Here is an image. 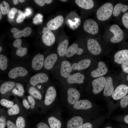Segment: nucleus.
I'll use <instances>...</instances> for the list:
<instances>
[{"label": "nucleus", "instance_id": "nucleus-52", "mask_svg": "<svg viewBox=\"0 0 128 128\" xmlns=\"http://www.w3.org/2000/svg\"><path fill=\"white\" fill-rule=\"evenodd\" d=\"M124 120L127 123H128V115H126L124 117Z\"/></svg>", "mask_w": 128, "mask_h": 128}, {"label": "nucleus", "instance_id": "nucleus-8", "mask_svg": "<svg viewBox=\"0 0 128 128\" xmlns=\"http://www.w3.org/2000/svg\"><path fill=\"white\" fill-rule=\"evenodd\" d=\"M87 46L89 52L92 54L96 55L101 52V47L98 41L93 38L88 39L87 42Z\"/></svg>", "mask_w": 128, "mask_h": 128}, {"label": "nucleus", "instance_id": "nucleus-23", "mask_svg": "<svg viewBox=\"0 0 128 128\" xmlns=\"http://www.w3.org/2000/svg\"><path fill=\"white\" fill-rule=\"evenodd\" d=\"M22 41L19 39H16L13 43V46L17 48L16 54L18 56L22 57L27 53V50L26 47H23L21 46Z\"/></svg>", "mask_w": 128, "mask_h": 128}, {"label": "nucleus", "instance_id": "nucleus-37", "mask_svg": "<svg viewBox=\"0 0 128 128\" xmlns=\"http://www.w3.org/2000/svg\"><path fill=\"white\" fill-rule=\"evenodd\" d=\"M122 20L123 25L128 29V12L125 13L123 15Z\"/></svg>", "mask_w": 128, "mask_h": 128}, {"label": "nucleus", "instance_id": "nucleus-59", "mask_svg": "<svg viewBox=\"0 0 128 128\" xmlns=\"http://www.w3.org/2000/svg\"><path fill=\"white\" fill-rule=\"evenodd\" d=\"M105 128H112L111 127H106Z\"/></svg>", "mask_w": 128, "mask_h": 128}, {"label": "nucleus", "instance_id": "nucleus-31", "mask_svg": "<svg viewBox=\"0 0 128 128\" xmlns=\"http://www.w3.org/2000/svg\"><path fill=\"white\" fill-rule=\"evenodd\" d=\"M28 91L29 94L33 97L39 100L41 99L42 96L41 93L34 87L32 86L30 87Z\"/></svg>", "mask_w": 128, "mask_h": 128}, {"label": "nucleus", "instance_id": "nucleus-55", "mask_svg": "<svg viewBox=\"0 0 128 128\" xmlns=\"http://www.w3.org/2000/svg\"><path fill=\"white\" fill-rule=\"evenodd\" d=\"M25 0H19V1L21 3H23L25 1Z\"/></svg>", "mask_w": 128, "mask_h": 128}, {"label": "nucleus", "instance_id": "nucleus-50", "mask_svg": "<svg viewBox=\"0 0 128 128\" xmlns=\"http://www.w3.org/2000/svg\"><path fill=\"white\" fill-rule=\"evenodd\" d=\"M26 10V11L25 14L26 16H29L31 14V11L29 9L27 8Z\"/></svg>", "mask_w": 128, "mask_h": 128}, {"label": "nucleus", "instance_id": "nucleus-19", "mask_svg": "<svg viewBox=\"0 0 128 128\" xmlns=\"http://www.w3.org/2000/svg\"><path fill=\"white\" fill-rule=\"evenodd\" d=\"M64 21L63 17L62 15H59L49 21L47 23V26L50 30H55L62 25Z\"/></svg>", "mask_w": 128, "mask_h": 128}, {"label": "nucleus", "instance_id": "nucleus-9", "mask_svg": "<svg viewBox=\"0 0 128 128\" xmlns=\"http://www.w3.org/2000/svg\"><path fill=\"white\" fill-rule=\"evenodd\" d=\"M83 52V49L79 48L78 45L74 42L68 48L65 57L66 58L71 59L75 56V55H80L82 54Z\"/></svg>", "mask_w": 128, "mask_h": 128}, {"label": "nucleus", "instance_id": "nucleus-4", "mask_svg": "<svg viewBox=\"0 0 128 128\" xmlns=\"http://www.w3.org/2000/svg\"><path fill=\"white\" fill-rule=\"evenodd\" d=\"M109 29L113 34L110 39L112 43H118L122 40L124 37L123 32L119 26L116 24H113L110 27Z\"/></svg>", "mask_w": 128, "mask_h": 128}, {"label": "nucleus", "instance_id": "nucleus-13", "mask_svg": "<svg viewBox=\"0 0 128 128\" xmlns=\"http://www.w3.org/2000/svg\"><path fill=\"white\" fill-rule=\"evenodd\" d=\"M106 78L101 77L93 80L92 82L93 87V92L95 94H97L100 92L105 87Z\"/></svg>", "mask_w": 128, "mask_h": 128}, {"label": "nucleus", "instance_id": "nucleus-36", "mask_svg": "<svg viewBox=\"0 0 128 128\" xmlns=\"http://www.w3.org/2000/svg\"><path fill=\"white\" fill-rule=\"evenodd\" d=\"M0 103L2 105L8 108L12 107L14 104L13 102L5 99H1Z\"/></svg>", "mask_w": 128, "mask_h": 128}, {"label": "nucleus", "instance_id": "nucleus-49", "mask_svg": "<svg viewBox=\"0 0 128 128\" xmlns=\"http://www.w3.org/2000/svg\"><path fill=\"white\" fill-rule=\"evenodd\" d=\"M23 103L24 106L26 109H28L30 107V106L27 100L24 99L23 101Z\"/></svg>", "mask_w": 128, "mask_h": 128}, {"label": "nucleus", "instance_id": "nucleus-22", "mask_svg": "<svg viewBox=\"0 0 128 128\" xmlns=\"http://www.w3.org/2000/svg\"><path fill=\"white\" fill-rule=\"evenodd\" d=\"M92 106L91 102L87 100H78L74 104L73 107L76 110H86L91 108Z\"/></svg>", "mask_w": 128, "mask_h": 128}, {"label": "nucleus", "instance_id": "nucleus-2", "mask_svg": "<svg viewBox=\"0 0 128 128\" xmlns=\"http://www.w3.org/2000/svg\"><path fill=\"white\" fill-rule=\"evenodd\" d=\"M114 6L111 3H105L97 10L96 12L97 18L101 21H104L110 18L113 14Z\"/></svg>", "mask_w": 128, "mask_h": 128}, {"label": "nucleus", "instance_id": "nucleus-18", "mask_svg": "<svg viewBox=\"0 0 128 128\" xmlns=\"http://www.w3.org/2000/svg\"><path fill=\"white\" fill-rule=\"evenodd\" d=\"M108 70V69L104 63L100 61L98 63L97 68L92 71L91 75L94 78L101 77L106 74Z\"/></svg>", "mask_w": 128, "mask_h": 128}, {"label": "nucleus", "instance_id": "nucleus-38", "mask_svg": "<svg viewBox=\"0 0 128 128\" xmlns=\"http://www.w3.org/2000/svg\"><path fill=\"white\" fill-rule=\"evenodd\" d=\"M121 106L122 108L126 107L128 105V95L125 96L121 99L120 101Z\"/></svg>", "mask_w": 128, "mask_h": 128}, {"label": "nucleus", "instance_id": "nucleus-21", "mask_svg": "<svg viewBox=\"0 0 128 128\" xmlns=\"http://www.w3.org/2000/svg\"><path fill=\"white\" fill-rule=\"evenodd\" d=\"M114 61L118 64H122L128 61V50L124 49L117 51L114 55Z\"/></svg>", "mask_w": 128, "mask_h": 128}, {"label": "nucleus", "instance_id": "nucleus-7", "mask_svg": "<svg viewBox=\"0 0 128 128\" xmlns=\"http://www.w3.org/2000/svg\"><path fill=\"white\" fill-rule=\"evenodd\" d=\"M42 32V40L45 44L48 46L52 45L55 41V36L51 30L47 27H44Z\"/></svg>", "mask_w": 128, "mask_h": 128}, {"label": "nucleus", "instance_id": "nucleus-48", "mask_svg": "<svg viewBox=\"0 0 128 128\" xmlns=\"http://www.w3.org/2000/svg\"><path fill=\"white\" fill-rule=\"evenodd\" d=\"M29 102L32 105H34L35 104V101L33 97L31 96H28L27 97Z\"/></svg>", "mask_w": 128, "mask_h": 128}, {"label": "nucleus", "instance_id": "nucleus-60", "mask_svg": "<svg viewBox=\"0 0 128 128\" xmlns=\"http://www.w3.org/2000/svg\"><path fill=\"white\" fill-rule=\"evenodd\" d=\"M127 80L128 81V75L127 77Z\"/></svg>", "mask_w": 128, "mask_h": 128}, {"label": "nucleus", "instance_id": "nucleus-10", "mask_svg": "<svg viewBox=\"0 0 128 128\" xmlns=\"http://www.w3.org/2000/svg\"><path fill=\"white\" fill-rule=\"evenodd\" d=\"M28 73L27 70L24 68L18 66L11 69L8 73V76L11 79H14L18 77L25 76Z\"/></svg>", "mask_w": 128, "mask_h": 128}, {"label": "nucleus", "instance_id": "nucleus-40", "mask_svg": "<svg viewBox=\"0 0 128 128\" xmlns=\"http://www.w3.org/2000/svg\"><path fill=\"white\" fill-rule=\"evenodd\" d=\"M17 11L18 10L16 8H11L8 13V17L9 18H14V17L15 14Z\"/></svg>", "mask_w": 128, "mask_h": 128}, {"label": "nucleus", "instance_id": "nucleus-41", "mask_svg": "<svg viewBox=\"0 0 128 128\" xmlns=\"http://www.w3.org/2000/svg\"><path fill=\"white\" fill-rule=\"evenodd\" d=\"M35 2L38 5L42 6H44L45 3L49 4L50 3L52 0H35Z\"/></svg>", "mask_w": 128, "mask_h": 128}, {"label": "nucleus", "instance_id": "nucleus-29", "mask_svg": "<svg viewBox=\"0 0 128 128\" xmlns=\"http://www.w3.org/2000/svg\"><path fill=\"white\" fill-rule=\"evenodd\" d=\"M128 9V5L118 3L114 7L112 14L114 16L117 17L120 14L121 12H125Z\"/></svg>", "mask_w": 128, "mask_h": 128}, {"label": "nucleus", "instance_id": "nucleus-56", "mask_svg": "<svg viewBox=\"0 0 128 128\" xmlns=\"http://www.w3.org/2000/svg\"><path fill=\"white\" fill-rule=\"evenodd\" d=\"M2 50V48L1 46H0V52H1Z\"/></svg>", "mask_w": 128, "mask_h": 128}, {"label": "nucleus", "instance_id": "nucleus-45", "mask_svg": "<svg viewBox=\"0 0 128 128\" xmlns=\"http://www.w3.org/2000/svg\"><path fill=\"white\" fill-rule=\"evenodd\" d=\"M78 128H92V126L91 123H86L82 124Z\"/></svg>", "mask_w": 128, "mask_h": 128}, {"label": "nucleus", "instance_id": "nucleus-17", "mask_svg": "<svg viewBox=\"0 0 128 128\" xmlns=\"http://www.w3.org/2000/svg\"><path fill=\"white\" fill-rule=\"evenodd\" d=\"M67 101L70 104H74L79 99L80 94L76 88L70 87L67 90Z\"/></svg>", "mask_w": 128, "mask_h": 128}, {"label": "nucleus", "instance_id": "nucleus-33", "mask_svg": "<svg viewBox=\"0 0 128 128\" xmlns=\"http://www.w3.org/2000/svg\"><path fill=\"white\" fill-rule=\"evenodd\" d=\"M0 10L3 15H6L9 11L10 6L5 1H3L0 5Z\"/></svg>", "mask_w": 128, "mask_h": 128}, {"label": "nucleus", "instance_id": "nucleus-53", "mask_svg": "<svg viewBox=\"0 0 128 128\" xmlns=\"http://www.w3.org/2000/svg\"><path fill=\"white\" fill-rule=\"evenodd\" d=\"M13 1L14 4L15 5H16L18 4L19 0H13Z\"/></svg>", "mask_w": 128, "mask_h": 128}, {"label": "nucleus", "instance_id": "nucleus-26", "mask_svg": "<svg viewBox=\"0 0 128 128\" xmlns=\"http://www.w3.org/2000/svg\"><path fill=\"white\" fill-rule=\"evenodd\" d=\"M69 41L67 39H65L62 41L58 45L57 47L58 54L61 59L65 56V55L68 48Z\"/></svg>", "mask_w": 128, "mask_h": 128}, {"label": "nucleus", "instance_id": "nucleus-51", "mask_svg": "<svg viewBox=\"0 0 128 128\" xmlns=\"http://www.w3.org/2000/svg\"><path fill=\"white\" fill-rule=\"evenodd\" d=\"M12 92L14 94L18 95V90L17 89V88L16 87L14 88L13 89Z\"/></svg>", "mask_w": 128, "mask_h": 128}, {"label": "nucleus", "instance_id": "nucleus-11", "mask_svg": "<svg viewBox=\"0 0 128 128\" xmlns=\"http://www.w3.org/2000/svg\"><path fill=\"white\" fill-rule=\"evenodd\" d=\"M49 80V77L46 73H40L33 75L30 78V83L32 86H35L39 83L47 82Z\"/></svg>", "mask_w": 128, "mask_h": 128}, {"label": "nucleus", "instance_id": "nucleus-3", "mask_svg": "<svg viewBox=\"0 0 128 128\" xmlns=\"http://www.w3.org/2000/svg\"><path fill=\"white\" fill-rule=\"evenodd\" d=\"M70 62L73 70V73L80 72L87 68L90 66L91 61L89 59H80L79 58L76 57L73 59L72 61Z\"/></svg>", "mask_w": 128, "mask_h": 128}, {"label": "nucleus", "instance_id": "nucleus-14", "mask_svg": "<svg viewBox=\"0 0 128 128\" xmlns=\"http://www.w3.org/2000/svg\"><path fill=\"white\" fill-rule=\"evenodd\" d=\"M128 93V87L125 85L121 84L116 87L112 96L114 100H118L125 96Z\"/></svg>", "mask_w": 128, "mask_h": 128}, {"label": "nucleus", "instance_id": "nucleus-6", "mask_svg": "<svg viewBox=\"0 0 128 128\" xmlns=\"http://www.w3.org/2000/svg\"><path fill=\"white\" fill-rule=\"evenodd\" d=\"M83 27L84 30L92 35H95L99 31V25L96 22L91 19H88L84 22Z\"/></svg>", "mask_w": 128, "mask_h": 128}, {"label": "nucleus", "instance_id": "nucleus-47", "mask_svg": "<svg viewBox=\"0 0 128 128\" xmlns=\"http://www.w3.org/2000/svg\"><path fill=\"white\" fill-rule=\"evenodd\" d=\"M37 128H49L46 123L43 122H40L38 124Z\"/></svg>", "mask_w": 128, "mask_h": 128}, {"label": "nucleus", "instance_id": "nucleus-57", "mask_svg": "<svg viewBox=\"0 0 128 128\" xmlns=\"http://www.w3.org/2000/svg\"><path fill=\"white\" fill-rule=\"evenodd\" d=\"M30 107L32 108H33L34 107V105H31Z\"/></svg>", "mask_w": 128, "mask_h": 128}, {"label": "nucleus", "instance_id": "nucleus-34", "mask_svg": "<svg viewBox=\"0 0 128 128\" xmlns=\"http://www.w3.org/2000/svg\"><path fill=\"white\" fill-rule=\"evenodd\" d=\"M20 110L19 107L17 104L14 105L11 108L8 110V114L10 115L18 114Z\"/></svg>", "mask_w": 128, "mask_h": 128}, {"label": "nucleus", "instance_id": "nucleus-39", "mask_svg": "<svg viewBox=\"0 0 128 128\" xmlns=\"http://www.w3.org/2000/svg\"><path fill=\"white\" fill-rule=\"evenodd\" d=\"M19 15L16 19V22L18 23H20L22 22L24 19L26 17V15L25 14L22 13L20 10L18 11Z\"/></svg>", "mask_w": 128, "mask_h": 128}, {"label": "nucleus", "instance_id": "nucleus-28", "mask_svg": "<svg viewBox=\"0 0 128 128\" xmlns=\"http://www.w3.org/2000/svg\"><path fill=\"white\" fill-rule=\"evenodd\" d=\"M75 2L79 7L87 10L92 8L94 5L92 0H76Z\"/></svg>", "mask_w": 128, "mask_h": 128}, {"label": "nucleus", "instance_id": "nucleus-12", "mask_svg": "<svg viewBox=\"0 0 128 128\" xmlns=\"http://www.w3.org/2000/svg\"><path fill=\"white\" fill-rule=\"evenodd\" d=\"M85 75L80 72H75L72 73L65 81L70 84H80L84 82Z\"/></svg>", "mask_w": 128, "mask_h": 128}, {"label": "nucleus", "instance_id": "nucleus-15", "mask_svg": "<svg viewBox=\"0 0 128 128\" xmlns=\"http://www.w3.org/2000/svg\"><path fill=\"white\" fill-rule=\"evenodd\" d=\"M44 56L40 53L36 55L32 59L31 66L35 70L38 71L43 68Z\"/></svg>", "mask_w": 128, "mask_h": 128}, {"label": "nucleus", "instance_id": "nucleus-32", "mask_svg": "<svg viewBox=\"0 0 128 128\" xmlns=\"http://www.w3.org/2000/svg\"><path fill=\"white\" fill-rule=\"evenodd\" d=\"M8 59L7 57L2 54H0V69L2 71L5 70L8 67Z\"/></svg>", "mask_w": 128, "mask_h": 128}, {"label": "nucleus", "instance_id": "nucleus-5", "mask_svg": "<svg viewBox=\"0 0 128 128\" xmlns=\"http://www.w3.org/2000/svg\"><path fill=\"white\" fill-rule=\"evenodd\" d=\"M58 56L57 54L53 53L45 58L43 67L44 70L48 71L52 69L59 60Z\"/></svg>", "mask_w": 128, "mask_h": 128}, {"label": "nucleus", "instance_id": "nucleus-58", "mask_svg": "<svg viewBox=\"0 0 128 128\" xmlns=\"http://www.w3.org/2000/svg\"><path fill=\"white\" fill-rule=\"evenodd\" d=\"M60 0L63 2H65L66 1V0Z\"/></svg>", "mask_w": 128, "mask_h": 128}, {"label": "nucleus", "instance_id": "nucleus-44", "mask_svg": "<svg viewBox=\"0 0 128 128\" xmlns=\"http://www.w3.org/2000/svg\"><path fill=\"white\" fill-rule=\"evenodd\" d=\"M6 124L7 128H18L14 123L11 121H7Z\"/></svg>", "mask_w": 128, "mask_h": 128}, {"label": "nucleus", "instance_id": "nucleus-43", "mask_svg": "<svg viewBox=\"0 0 128 128\" xmlns=\"http://www.w3.org/2000/svg\"><path fill=\"white\" fill-rule=\"evenodd\" d=\"M6 125L5 118L4 116H1L0 118V128H5Z\"/></svg>", "mask_w": 128, "mask_h": 128}, {"label": "nucleus", "instance_id": "nucleus-27", "mask_svg": "<svg viewBox=\"0 0 128 128\" xmlns=\"http://www.w3.org/2000/svg\"><path fill=\"white\" fill-rule=\"evenodd\" d=\"M16 83L14 81H8L3 83L0 87V92L2 94H4L13 89L16 86Z\"/></svg>", "mask_w": 128, "mask_h": 128}, {"label": "nucleus", "instance_id": "nucleus-25", "mask_svg": "<svg viewBox=\"0 0 128 128\" xmlns=\"http://www.w3.org/2000/svg\"><path fill=\"white\" fill-rule=\"evenodd\" d=\"M114 91V87L112 78L109 77L106 78V82L104 91V95L106 96L112 95Z\"/></svg>", "mask_w": 128, "mask_h": 128}, {"label": "nucleus", "instance_id": "nucleus-1", "mask_svg": "<svg viewBox=\"0 0 128 128\" xmlns=\"http://www.w3.org/2000/svg\"><path fill=\"white\" fill-rule=\"evenodd\" d=\"M54 69V76L58 80L65 81L72 73L73 70L71 63L65 58L59 59Z\"/></svg>", "mask_w": 128, "mask_h": 128}, {"label": "nucleus", "instance_id": "nucleus-16", "mask_svg": "<svg viewBox=\"0 0 128 128\" xmlns=\"http://www.w3.org/2000/svg\"><path fill=\"white\" fill-rule=\"evenodd\" d=\"M56 95L55 87L52 86L49 87L47 90L45 95L44 100L45 105L48 106L51 104L55 100Z\"/></svg>", "mask_w": 128, "mask_h": 128}, {"label": "nucleus", "instance_id": "nucleus-30", "mask_svg": "<svg viewBox=\"0 0 128 128\" xmlns=\"http://www.w3.org/2000/svg\"><path fill=\"white\" fill-rule=\"evenodd\" d=\"M50 128H61V123L60 121L55 117L51 116L48 119Z\"/></svg>", "mask_w": 128, "mask_h": 128}, {"label": "nucleus", "instance_id": "nucleus-42", "mask_svg": "<svg viewBox=\"0 0 128 128\" xmlns=\"http://www.w3.org/2000/svg\"><path fill=\"white\" fill-rule=\"evenodd\" d=\"M121 67L123 71L124 72L128 73V61L122 64Z\"/></svg>", "mask_w": 128, "mask_h": 128}, {"label": "nucleus", "instance_id": "nucleus-24", "mask_svg": "<svg viewBox=\"0 0 128 128\" xmlns=\"http://www.w3.org/2000/svg\"><path fill=\"white\" fill-rule=\"evenodd\" d=\"M83 122L82 118L79 116H75L71 119L67 123V128H78Z\"/></svg>", "mask_w": 128, "mask_h": 128}, {"label": "nucleus", "instance_id": "nucleus-20", "mask_svg": "<svg viewBox=\"0 0 128 128\" xmlns=\"http://www.w3.org/2000/svg\"><path fill=\"white\" fill-rule=\"evenodd\" d=\"M10 31L13 33V37L14 38L18 39L22 37H25L29 35L31 33L32 30L30 27H25L22 30L14 27L11 29Z\"/></svg>", "mask_w": 128, "mask_h": 128}, {"label": "nucleus", "instance_id": "nucleus-54", "mask_svg": "<svg viewBox=\"0 0 128 128\" xmlns=\"http://www.w3.org/2000/svg\"><path fill=\"white\" fill-rule=\"evenodd\" d=\"M1 11L0 10V20H1V19L2 17V14H1Z\"/></svg>", "mask_w": 128, "mask_h": 128}, {"label": "nucleus", "instance_id": "nucleus-46", "mask_svg": "<svg viewBox=\"0 0 128 128\" xmlns=\"http://www.w3.org/2000/svg\"><path fill=\"white\" fill-rule=\"evenodd\" d=\"M16 87L19 91H21L24 93V91L23 87V85L19 83H17L16 85Z\"/></svg>", "mask_w": 128, "mask_h": 128}, {"label": "nucleus", "instance_id": "nucleus-35", "mask_svg": "<svg viewBox=\"0 0 128 128\" xmlns=\"http://www.w3.org/2000/svg\"><path fill=\"white\" fill-rule=\"evenodd\" d=\"M16 125L18 128H24L25 123L24 118L21 116L18 117L16 120Z\"/></svg>", "mask_w": 128, "mask_h": 128}]
</instances>
